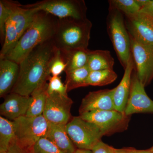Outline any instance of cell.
Listing matches in <instances>:
<instances>
[{
    "instance_id": "6da1fadb",
    "label": "cell",
    "mask_w": 153,
    "mask_h": 153,
    "mask_svg": "<svg viewBox=\"0 0 153 153\" xmlns=\"http://www.w3.org/2000/svg\"><path fill=\"white\" fill-rule=\"evenodd\" d=\"M56 47L53 40L40 44L19 63L16 83L11 92L30 96L36 88L49 80L48 66Z\"/></svg>"
},
{
    "instance_id": "7a4b0ae2",
    "label": "cell",
    "mask_w": 153,
    "mask_h": 153,
    "mask_svg": "<svg viewBox=\"0 0 153 153\" xmlns=\"http://www.w3.org/2000/svg\"><path fill=\"white\" fill-rule=\"evenodd\" d=\"M57 19L46 12L38 11L16 47L5 57L19 64L34 48L52 40Z\"/></svg>"
},
{
    "instance_id": "3957f363",
    "label": "cell",
    "mask_w": 153,
    "mask_h": 153,
    "mask_svg": "<svg viewBox=\"0 0 153 153\" xmlns=\"http://www.w3.org/2000/svg\"><path fill=\"white\" fill-rule=\"evenodd\" d=\"M92 23L87 19H57L53 43L63 52L77 49H88Z\"/></svg>"
},
{
    "instance_id": "277c9868",
    "label": "cell",
    "mask_w": 153,
    "mask_h": 153,
    "mask_svg": "<svg viewBox=\"0 0 153 153\" xmlns=\"http://www.w3.org/2000/svg\"><path fill=\"white\" fill-rule=\"evenodd\" d=\"M37 12L24 7L19 2H15L6 25L5 37L0 52V57H5L15 48Z\"/></svg>"
},
{
    "instance_id": "5b68a950",
    "label": "cell",
    "mask_w": 153,
    "mask_h": 153,
    "mask_svg": "<svg viewBox=\"0 0 153 153\" xmlns=\"http://www.w3.org/2000/svg\"><path fill=\"white\" fill-rule=\"evenodd\" d=\"M107 31L119 60L124 68L131 55L130 37L122 13L110 7Z\"/></svg>"
},
{
    "instance_id": "8992f818",
    "label": "cell",
    "mask_w": 153,
    "mask_h": 153,
    "mask_svg": "<svg viewBox=\"0 0 153 153\" xmlns=\"http://www.w3.org/2000/svg\"><path fill=\"white\" fill-rule=\"evenodd\" d=\"M13 121L15 140L28 152L39 140L45 136L48 128V121L43 115L36 117L24 116Z\"/></svg>"
},
{
    "instance_id": "52a82bcc",
    "label": "cell",
    "mask_w": 153,
    "mask_h": 153,
    "mask_svg": "<svg viewBox=\"0 0 153 153\" xmlns=\"http://www.w3.org/2000/svg\"><path fill=\"white\" fill-rule=\"evenodd\" d=\"M22 6L26 8L46 12L57 19L87 18V7L83 0H44Z\"/></svg>"
},
{
    "instance_id": "ba28073f",
    "label": "cell",
    "mask_w": 153,
    "mask_h": 153,
    "mask_svg": "<svg viewBox=\"0 0 153 153\" xmlns=\"http://www.w3.org/2000/svg\"><path fill=\"white\" fill-rule=\"evenodd\" d=\"M66 129L77 149L91 151L103 136L97 126L83 119L79 116L72 117L66 125Z\"/></svg>"
},
{
    "instance_id": "9c48e42d",
    "label": "cell",
    "mask_w": 153,
    "mask_h": 153,
    "mask_svg": "<svg viewBox=\"0 0 153 153\" xmlns=\"http://www.w3.org/2000/svg\"><path fill=\"white\" fill-rule=\"evenodd\" d=\"M79 116L97 126L103 136L126 130L128 128L131 117L116 110L94 111Z\"/></svg>"
},
{
    "instance_id": "30bf717a",
    "label": "cell",
    "mask_w": 153,
    "mask_h": 153,
    "mask_svg": "<svg viewBox=\"0 0 153 153\" xmlns=\"http://www.w3.org/2000/svg\"><path fill=\"white\" fill-rule=\"evenodd\" d=\"M130 37L135 70L140 81L146 87L153 79V47L141 44L131 36Z\"/></svg>"
},
{
    "instance_id": "8fae6325",
    "label": "cell",
    "mask_w": 153,
    "mask_h": 153,
    "mask_svg": "<svg viewBox=\"0 0 153 153\" xmlns=\"http://www.w3.org/2000/svg\"><path fill=\"white\" fill-rule=\"evenodd\" d=\"M73 103L68 95L47 94L43 115L48 122L66 125L72 117L71 108Z\"/></svg>"
},
{
    "instance_id": "7c38bea8",
    "label": "cell",
    "mask_w": 153,
    "mask_h": 153,
    "mask_svg": "<svg viewBox=\"0 0 153 153\" xmlns=\"http://www.w3.org/2000/svg\"><path fill=\"white\" fill-rule=\"evenodd\" d=\"M132 74L130 91L125 110L127 116L136 113H153V101L148 96L145 86L134 69Z\"/></svg>"
},
{
    "instance_id": "4fadbf2b",
    "label": "cell",
    "mask_w": 153,
    "mask_h": 153,
    "mask_svg": "<svg viewBox=\"0 0 153 153\" xmlns=\"http://www.w3.org/2000/svg\"><path fill=\"white\" fill-rule=\"evenodd\" d=\"M126 18L130 36L141 44L153 47V17L139 12Z\"/></svg>"
},
{
    "instance_id": "5bb4252c",
    "label": "cell",
    "mask_w": 153,
    "mask_h": 153,
    "mask_svg": "<svg viewBox=\"0 0 153 153\" xmlns=\"http://www.w3.org/2000/svg\"><path fill=\"white\" fill-rule=\"evenodd\" d=\"M114 91V88L89 92L82 99L79 115L94 111L115 110L113 99Z\"/></svg>"
},
{
    "instance_id": "9a60e30c",
    "label": "cell",
    "mask_w": 153,
    "mask_h": 153,
    "mask_svg": "<svg viewBox=\"0 0 153 153\" xmlns=\"http://www.w3.org/2000/svg\"><path fill=\"white\" fill-rule=\"evenodd\" d=\"M0 105L1 116L13 121L26 116L31 103V96H25L11 92L4 97Z\"/></svg>"
},
{
    "instance_id": "2e32d148",
    "label": "cell",
    "mask_w": 153,
    "mask_h": 153,
    "mask_svg": "<svg viewBox=\"0 0 153 153\" xmlns=\"http://www.w3.org/2000/svg\"><path fill=\"white\" fill-rule=\"evenodd\" d=\"M134 68V63L131 53L127 66L125 68L122 79L119 84L114 88L113 96L114 104L116 110L120 112L125 113L130 91L132 74Z\"/></svg>"
},
{
    "instance_id": "e0dca14e",
    "label": "cell",
    "mask_w": 153,
    "mask_h": 153,
    "mask_svg": "<svg viewBox=\"0 0 153 153\" xmlns=\"http://www.w3.org/2000/svg\"><path fill=\"white\" fill-rule=\"evenodd\" d=\"M19 64L6 57H0V97L11 93L16 83Z\"/></svg>"
},
{
    "instance_id": "ac0fdd59",
    "label": "cell",
    "mask_w": 153,
    "mask_h": 153,
    "mask_svg": "<svg viewBox=\"0 0 153 153\" xmlns=\"http://www.w3.org/2000/svg\"><path fill=\"white\" fill-rule=\"evenodd\" d=\"M45 137L65 153H74L77 149L67 133L66 125L48 122Z\"/></svg>"
},
{
    "instance_id": "d6986e66",
    "label": "cell",
    "mask_w": 153,
    "mask_h": 153,
    "mask_svg": "<svg viewBox=\"0 0 153 153\" xmlns=\"http://www.w3.org/2000/svg\"><path fill=\"white\" fill-rule=\"evenodd\" d=\"M114 64V59L108 50H90L87 66L90 71L113 69Z\"/></svg>"
},
{
    "instance_id": "ffe728a7",
    "label": "cell",
    "mask_w": 153,
    "mask_h": 153,
    "mask_svg": "<svg viewBox=\"0 0 153 153\" xmlns=\"http://www.w3.org/2000/svg\"><path fill=\"white\" fill-rule=\"evenodd\" d=\"M48 83L45 82L31 94V102L26 115L29 117H36L43 115L47 97Z\"/></svg>"
},
{
    "instance_id": "44dd1931",
    "label": "cell",
    "mask_w": 153,
    "mask_h": 153,
    "mask_svg": "<svg viewBox=\"0 0 153 153\" xmlns=\"http://www.w3.org/2000/svg\"><path fill=\"white\" fill-rule=\"evenodd\" d=\"M89 52L88 49L83 48L62 52L67 64L65 72L87 66Z\"/></svg>"
},
{
    "instance_id": "7402d4cb",
    "label": "cell",
    "mask_w": 153,
    "mask_h": 153,
    "mask_svg": "<svg viewBox=\"0 0 153 153\" xmlns=\"http://www.w3.org/2000/svg\"><path fill=\"white\" fill-rule=\"evenodd\" d=\"M90 71L87 66L66 72L65 83L68 91L79 87H86Z\"/></svg>"
},
{
    "instance_id": "603a6c76",
    "label": "cell",
    "mask_w": 153,
    "mask_h": 153,
    "mask_svg": "<svg viewBox=\"0 0 153 153\" xmlns=\"http://www.w3.org/2000/svg\"><path fill=\"white\" fill-rule=\"evenodd\" d=\"M15 139L13 122L0 117V153L7 150L12 142Z\"/></svg>"
},
{
    "instance_id": "cb8c5ba5",
    "label": "cell",
    "mask_w": 153,
    "mask_h": 153,
    "mask_svg": "<svg viewBox=\"0 0 153 153\" xmlns=\"http://www.w3.org/2000/svg\"><path fill=\"white\" fill-rule=\"evenodd\" d=\"M117 77L113 69L91 71L87 79L88 85L103 86L114 82Z\"/></svg>"
},
{
    "instance_id": "d4e9b609",
    "label": "cell",
    "mask_w": 153,
    "mask_h": 153,
    "mask_svg": "<svg viewBox=\"0 0 153 153\" xmlns=\"http://www.w3.org/2000/svg\"><path fill=\"white\" fill-rule=\"evenodd\" d=\"M15 2L9 0L0 1V37L2 45L5 37L6 25L12 13Z\"/></svg>"
},
{
    "instance_id": "484cf974",
    "label": "cell",
    "mask_w": 153,
    "mask_h": 153,
    "mask_svg": "<svg viewBox=\"0 0 153 153\" xmlns=\"http://www.w3.org/2000/svg\"><path fill=\"white\" fill-rule=\"evenodd\" d=\"M67 64L64 54L62 51L56 48L54 54L49 62L48 73L52 76H58L65 71Z\"/></svg>"
},
{
    "instance_id": "4316f807",
    "label": "cell",
    "mask_w": 153,
    "mask_h": 153,
    "mask_svg": "<svg viewBox=\"0 0 153 153\" xmlns=\"http://www.w3.org/2000/svg\"><path fill=\"white\" fill-rule=\"evenodd\" d=\"M109 3L110 7L120 11L125 16L135 15L141 9L136 0H112Z\"/></svg>"
},
{
    "instance_id": "83f0119b",
    "label": "cell",
    "mask_w": 153,
    "mask_h": 153,
    "mask_svg": "<svg viewBox=\"0 0 153 153\" xmlns=\"http://www.w3.org/2000/svg\"><path fill=\"white\" fill-rule=\"evenodd\" d=\"M28 153H65L45 137L39 140Z\"/></svg>"
},
{
    "instance_id": "f1b7e54d",
    "label": "cell",
    "mask_w": 153,
    "mask_h": 153,
    "mask_svg": "<svg viewBox=\"0 0 153 153\" xmlns=\"http://www.w3.org/2000/svg\"><path fill=\"white\" fill-rule=\"evenodd\" d=\"M49 82L47 88V94H60L63 96H67V86L63 83L61 80L60 76H52L49 77Z\"/></svg>"
},
{
    "instance_id": "f546056e",
    "label": "cell",
    "mask_w": 153,
    "mask_h": 153,
    "mask_svg": "<svg viewBox=\"0 0 153 153\" xmlns=\"http://www.w3.org/2000/svg\"><path fill=\"white\" fill-rule=\"evenodd\" d=\"M91 151L92 153H117L116 149L105 143L102 140L94 146Z\"/></svg>"
},
{
    "instance_id": "4dcf8cb0",
    "label": "cell",
    "mask_w": 153,
    "mask_h": 153,
    "mask_svg": "<svg viewBox=\"0 0 153 153\" xmlns=\"http://www.w3.org/2000/svg\"><path fill=\"white\" fill-rule=\"evenodd\" d=\"M1 153H29L27 151L21 147L18 143L14 140L11 143L7 150Z\"/></svg>"
},
{
    "instance_id": "1f68e13d",
    "label": "cell",
    "mask_w": 153,
    "mask_h": 153,
    "mask_svg": "<svg viewBox=\"0 0 153 153\" xmlns=\"http://www.w3.org/2000/svg\"><path fill=\"white\" fill-rule=\"evenodd\" d=\"M117 153H153L149 149L147 150H137L133 148H124V149H116Z\"/></svg>"
},
{
    "instance_id": "d6a6232c",
    "label": "cell",
    "mask_w": 153,
    "mask_h": 153,
    "mask_svg": "<svg viewBox=\"0 0 153 153\" xmlns=\"http://www.w3.org/2000/svg\"><path fill=\"white\" fill-rule=\"evenodd\" d=\"M139 12L153 17V0H151L147 5L141 9Z\"/></svg>"
},
{
    "instance_id": "836d02e7",
    "label": "cell",
    "mask_w": 153,
    "mask_h": 153,
    "mask_svg": "<svg viewBox=\"0 0 153 153\" xmlns=\"http://www.w3.org/2000/svg\"><path fill=\"white\" fill-rule=\"evenodd\" d=\"M150 1L151 0H136L137 4L139 6L140 9L142 8L145 6L147 5Z\"/></svg>"
},
{
    "instance_id": "e575fe53",
    "label": "cell",
    "mask_w": 153,
    "mask_h": 153,
    "mask_svg": "<svg viewBox=\"0 0 153 153\" xmlns=\"http://www.w3.org/2000/svg\"><path fill=\"white\" fill-rule=\"evenodd\" d=\"M74 153H92V151L88 150L76 149Z\"/></svg>"
},
{
    "instance_id": "d590c367",
    "label": "cell",
    "mask_w": 153,
    "mask_h": 153,
    "mask_svg": "<svg viewBox=\"0 0 153 153\" xmlns=\"http://www.w3.org/2000/svg\"><path fill=\"white\" fill-rule=\"evenodd\" d=\"M149 149L153 153V146L152 148Z\"/></svg>"
}]
</instances>
